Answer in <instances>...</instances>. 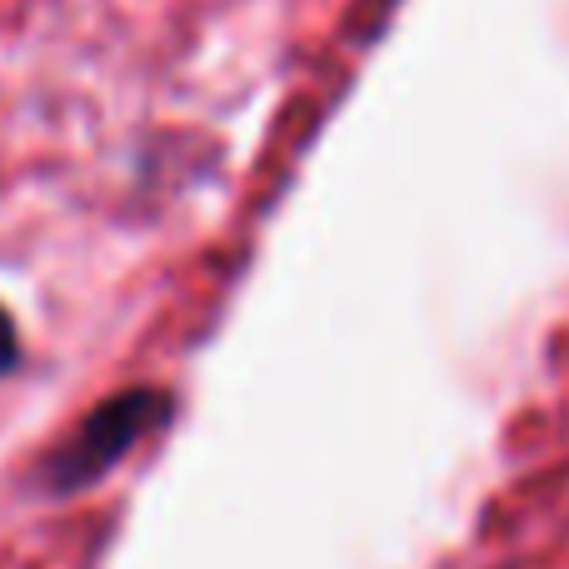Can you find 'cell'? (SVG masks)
I'll use <instances>...</instances> for the list:
<instances>
[{
	"instance_id": "6da1fadb",
	"label": "cell",
	"mask_w": 569,
	"mask_h": 569,
	"mask_svg": "<svg viewBox=\"0 0 569 569\" xmlns=\"http://www.w3.org/2000/svg\"><path fill=\"white\" fill-rule=\"evenodd\" d=\"M176 420V395L166 385H130V390H116L36 465V480L46 495L66 500V495H80L90 485H100L140 440L160 435Z\"/></svg>"
},
{
	"instance_id": "7a4b0ae2",
	"label": "cell",
	"mask_w": 569,
	"mask_h": 569,
	"mask_svg": "<svg viewBox=\"0 0 569 569\" xmlns=\"http://www.w3.org/2000/svg\"><path fill=\"white\" fill-rule=\"evenodd\" d=\"M20 360H26V350H20V330H16V315L0 305V380L6 375L20 370Z\"/></svg>"
}]
</instances>
